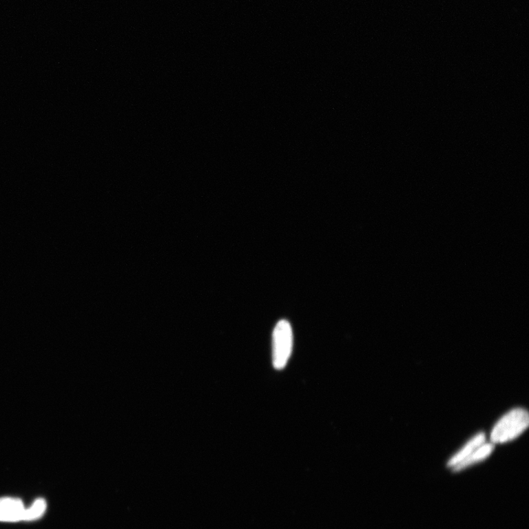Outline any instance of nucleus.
Returning <instances> with one entry per match:
<instances>
[{
	"instance_id": "1",
	"label": "nucleus",
	"mask_w": 529,
	"mask_h": 529,
	"mask_svg": "<svg viewBox=\"0 0 529 529\" xmlns=\"http://www.w3.org/2000/svg\"><path fill=\"white\" fill-rule=\"evenodd\" d=\"M529 425V415L523 408H515L504 415L493 427L490 440L493 444H505L519 437Z\"/></svg>"
},
{
	"instance_id": "3",
	"label": "nucleus",
	"mask_w": 529,
	"mask_h": 529,
	"mask_svg": "<svg viewBox=\"0 0 529 529\" xmlns=\"http://www.w3.org/2000/svg\"><path fill=\"white\" fill-rule=\"evenodd\" d=\"M25 507L17 498H0V522L17 523L23 521Z\"/></svg>"
},
{
	"instance_id": "4",
	"label": "nucleus",
	"mask_w": 529,
	"mask_h": 529,
	"mask_svg": "<svg viewBox=\"0 0 529 529\" xmlns=\"http://www.w3.org/2000/svg\"><path fill=\"white\" fill-rule=\"evenodd\" d=\"M485 441H486V437H485V434L483 433H480L474 436L457 452V454L449 459L447 464L448 467L453 468L457 466L459 463L466 459L474 450L484 444Z\"/></svg>"
},
{
	"instance_id": "5",
	"label": "nucleus",
	"mask_w": 529,
	"mask_h": 529,
	"mask_svg": "<svg viewBox=\"0 0 529 529\" xmlns=\"http://www.w3.org/2000/svg\"><path fill=\"white\" fill-rule=\"evenodd\" d=\"M494 449L495 444L492 443L485 442L477 449L474 450L473 453L466 459L463 460L459 463L457 466L452 468V470H453L455 472H459L474 464H476V463L486 459L492 453Z\"/></svg>"
},
{
	"instance_id": "6",
	"label": "nucleus",
	"mask_w": 529,
	"mask_h": 529,
	"mask_svg": "<svg viewBox=\"0 0 529 529\" xmlns=\"http://www.w3.org/2000/svg\"><path fill=\"white\" fill-rule=\"evenodd\" d=\"M48 504L45 500L38 499L29 507L25 508L23 521H34L40 519L46 512Z\"/></svg>"
},
{
	"instance_id": "2",
	"label": "nucleus",
	"mask_w": 529,
	"mask_h": 529,
	"mask_svg": "<svg viewBox=\"0 0 529 529\" xmlns=\"http://www.w3.org/2000/svg\"><path fill=\"white\" fill-rule=\"evenodd\" d=\"M293 331L289 322L281 320L276 325L272 338L273 366L275 369H284L293 350Z\"/></svg>"
}]
</instances>
